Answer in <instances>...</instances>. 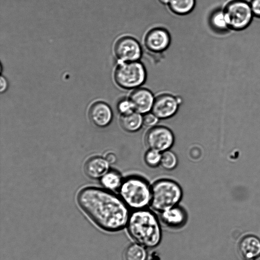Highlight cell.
Here are the masks:
<instances>
[{
	"label": "cell",
	"mask_w": 260,
	"mask_h": 260,
	"mask_svg": "<svg viewBox=\"0 0 260 260\" xmlns=\"http://www.w3.org/2000/svg\"><path fill=\"white\" fill-rule=\"evenodd\" d=\"M195 3V0H171L169 6L173 13L178 15H185L192 10Z\"/></svg>",
	"instance_id": "cell-19"
},
{
	"label": "cell",
	"mask_w": 260,
	"mask_h": 260,
	"mask_svg": "<svg viewBox=\"0 0 260 260\" xmlns=\"http://www.w3.org/2000/svg\"><path fill=\"white\" fill-rule=\"evenodd\" d=\"M174 142L173 132L164 126L156 125L150 128L145 137V142L148 148L161 153L170 150Z\"/></svg>",
	"instance_id": "cell-7"
},
{
	"label": "cell",
	"mask_w": 260,
	"mask_h": 260,
	"mask_svg": "<svg viewBox=\"0 0 260 260\" xmlns=\"http://www.w3.org/2000/svg\"><path fill=\"white\" fill-rule=\"evenodd\" d=\"M7 87V82L6 79L1 77V92L5 91Z\"/></svg>",
	"instance_id": "cell-27"
},
{
	"label": "cell",
	"mask_w": 260,
	"mask_h": 260,
	"mask_svg": "<svg viewBox=\"0 0 260 260\" xmlns=\"http://www.w3.org/2000/svg\"><path fill=\"white\" fill-rule=\"evenodd\" d=\"M250 5L253 15L260 17V0H251Z\"/></svg>",
	"instance_id": "cell-25"
},
{
	"label": "cell",
	"mask_w": 260,
	"mask_h": 260,
	"mask_svg": "<svg viewBox=\"0 0 260 260\" xmlns=\"http://www.w3.org/2000/svg\"><path fill=\"white\" fill-rule=\"evenodd\" d=\"M109 165L105 158L92 157L85 164L84 171L89 177L97 179L102 177L109 171Z\"/></svg>",
	"instance_id": "cell-14"
},
{
	"label": "cell",
	"mask_w": 260,
	"mask_h": 260,
	"mask_svg": "<svg viewBox=\"0 0 260 260\" xmlns=\"http://www.w3.org/2000/svg\"><path fill=\"white\" fill-rule=\"evenodd\" d=\"M145 248L136 242L131 244L124 251V260H146L147 252Z\"/></svg>",
	"instance_id": "cell-17"
},
{
	"label": "cell",
	"mask_w": 260,
	"mask_h": 260,
	"mask_svg": "<svg viewBox=\"0 0 260 260\" xmlns=\"http://www.w3.org/2000/svg\"><path fill=\"white\" fill-rule=\"evenodd\" d=\"M77 203L92 223L103 231L116 232L127 225L129 208L119 196L112 192L86 187L78 192Z\"/></svg>",
	"instance_id": "cell-1"
},
{
	"label": "cell",
	"mask_w": 260,
	"mask_h": 260,
	"mask_svg": "<svg viewBox=\"0 0 260 260\" xmlns=\"http://www.w3.org/2000/svg\"><path fill=\"white\" fill-rule=\"evenodd\" d=\"M118 191V196L129 209L136 210L150 206L151 186L141 177H127L123 180Z\"/></svg>",
	"instance_id": "cell-3"
},
{
	"label": "cell",
	"mask_w": 260,
	"mask_h": 260,
	"mask_svg": "<svg viewBox=\"0 0 260 260\" xmlns=\"http://www.w3.org/2000/svg\"><path fill=\"white\" fill-rule=\"evenodd\" d=\"M161 158V152L149 149L145 153L144 159L147 166L153 168L160 166Z\"/></svg>",
	"instance_id": "cell-21"
},
{
	"label": "cell",
	"mask_w": 260,
	"mask_h": 260,
	"mask_svg": "<svg viewBox=\"0 0 260 260\" xmlns=\"http://www.w3.org/2000/svg\"><path fill=\"white\" fill-rule=\"evenodd\" d=\"M143 125L151 128L157 125L159 119L152 112L143 115Z\"/></svg>",
	"instance_id": "cell-24"
},
{
	"label": "cell",
	"mask_w": 260,
	"mask_h": 260,
	"mask_svg": "<svg viewBox=\"0 0 260 260\" xmlns=\"http://www.w3.org/2000/svg\"><path fill=\"white\" fill-rule=\"evenodd\" d=\"M181 101L179 97L170 94L157 95L155 98L151 112L159 120L170 118L176 114Z\"/></svg>",
	"instance_id": "cell-9"
},
{
	"label": "cell",
	"mask_w": 260,
	"mask_h": 260,
	"mask_svg": "<svg viewBox=\"0 0 260 260\" xmlns=\"http://www.w3.org/2000/svg\"><path fill=\"white\" fill-rule=\"evenodd\" d=\"M178 158L176 154L168 150L161 153L160 166L165 170L172 171L174 170L178 165Z\"/></svg>",
	"instance_id": "cell-20"
},
{
	"label": "cell",
	"mask_w": 260,
	"mask_h": 260,
	"mask_svg": "<svg viewBox=\"0 0 260 260\" xmlns=\"http://www.w3.org/2000/svg\"><path fill=\"white\" fill-rule=\"evenodd\" d=\"M150 206L155 211L161 212L178 205L183 191L180 185L169 179H161L151 185Z\"/></svg>",
	"instance_id": "cell-4"
},
{
	"label": "cell",
	"mask_w": 260,
	"mask_h": 260,
	"mask_svg": "<svg viewBox=\"0 0 260 260\" xmlns=\"http://www.w3.org/2000/svg\"><path fill=\"white\" fill-rule=\"evenodd\" d=\"M211 25L216 30H223L229 28L225 19L223 11H216L211 18Z\"/></svg>",
	"instance_id": "cell-22"
},
{
	"label": "cell",
	"mask_w": 260,
	"mask_h": 260,
	"mask_svg": "<svg viewBox=\"0 0 260 260\" xmlns=\"http://www.w3.org/2000/svg\"><path fill=\"white\" fill-rule=\"evenodd\" d=\"M239 250L244 258H254L260 254V240L254 236H247L241 241Z\"/></svg>",
	"instance_id": "cell-15"
},
{
	"label": "cell",
	"mask_w": 260,
	"mask_h": 260,
	"mask_svg": "<svg viewBox=\"0 0 260 260\" xmlns=\"http://www.w3.org/2000/svg\"><path fill=\"white\" fill-rule=\"evenodd\" d=\"M223 13L228 27L237 30L247 27L253 15L250 3L244 0H233L229 2Z\"/></svg>",
	"instance_id": "cell-6"
},
{
	"label": "cell",
	"mask_w": 260,
	"mask_h": 260,
	"mask_svg": "<svg viewBox=\"0 0 260 260\" xmlns=\"http://www.w3.org/2000/svg\"><path fill=\"white\" fill-rule=\"evenodd\" d=\"M114 50L119 63L136 61L142 55L139 43L136 39L129 36L119 39L114 45Z\"/></svg>",
	"instance_id": "cell-8"
},
{
	"label": "cell",
	"mask_w": 260,
	"mask_h": 260,
	"mask_svg": "<svg viewBox=\"0 0 260 260\" xmlns=\"http://www.w3.org/2000/svg\"><path fill=\"white\" fill-rule=\"evenodd\" d=\"M155 98L149 89L140 88L134 90L129 99L133 105L135 111L144 115L151 112Z\"/></svg>",
	"instance_id": "cell-11"
},
{
	"label": "cell",
	"mask_w": 260,
	"mask_h": 260,
	"mask_svg": "<svg viewBox=\"0 0 260 260\" xmlns=\"http://www.w3.org/2000/svg\"><path fill=\"white\" fill-rule=\"evenodd\" d=\"M128 233L135 242L146 248H154L160 243L161 231L154 213L145 209L131 213L126 225Z\"/></svg>",
	"instance_id": "cell-2"
},
{
	"label": "cell",
	"mask_w": 260,
	"mask_h": 260,
	"mask_svg": "<svg viewBox=\"0 0 260 260\" xmlns=\"http://www.w3.org/2000/svg\"><path fill=\"white\" fill-rule=\"evenodd\" d=\"M158 2L163 5H169L171 0H158Z\"/></svg>",
	"instance_id": "cell-28"
},
{
	"label": "cell",
	"mask_w": 260,
	"mask_h": 260,
	"mask_svg": "<svg viewBox=\"0 0 260 260\" xmlns=\"http://www.w3.org/2000/svg\"><path fill=\"white\" fill-rule=\"evenodd\" d=\"M122 181L120 174L114 171H109L101 177L102 184L110 190H118Z\"/></svg>",
	"instance_id": "cell-18"
},
{
	"label": "cell",
	"mask_w": 260,
	"mask_h": 260,
	"mask_svg": "<svg viewBox=\"0 0 260 260\" xmlns=\"http://www.w3.org/2000/svg\"><path fill=\"white\" fill-rule=\"evenodd\" d=\"M89 117L96 126L104 127L110 124L113 118L111 108L104 102H96L93 103L89 110Z\"/></svg>",
	"instance_id": "cell-12"
},
{
	"label": "cell",
	"mask_w": 260,
	"mask_h": 260,
	"mask_svg": "<svg viewBox=\"0 0 260 260\" xmlns=\"http://www.w3.org/2000/svg\"><path fill=\"white\" fill-rule=\"evenodd\" d=\"M117 109L121 116L126 115L135 111L133 105L129 99H123L119 101Z\"/></svg>",
	"instance_id": "cell-23"
},
{
	"label": "cell",
	"mask_w": 260,
	"mask_h": 260,
	"mask_svg": "<svg viewBox=\"0 0 260 260\" xmlns=\"http://www.w3.org/2000/svg\"><path fill=\"white\" fill-rule=\"evenodd\" d=\"M114 78L117 85L126 89L140 86L146 79V71L143 64L137 61L119 63Z\"/></svg>",
	"instance_id": "cell-5"
},
{
	"label": "cell",
	"mask_w": 260,
	"mask_h": 260,
	"mask_svg": "<svg viewBox=\"0 0 260 260\" xmlns=\"http://www.w3.org/2000/svg\"><path fill=\"white\" fill-rule=\"evenodd\" d=\"M105 159L109 164H113L116 161V156L115 154L113 152H109L106 154Z\"/></svg>",
	"instance_id": "cell-26"
},
{
	"label": "cell",
	"mask_w": 260,
	"mask_h": 260,
	"mask_svg": "<svg viewBox=\"0 0 260 260\" xmlns=\"http://www.w3.org/2000/svg\"><path fill=\"white\" fill-rule=\"evenodd\" d=\"M171 43L169 32L162 28H155L150 30L146 35L144 43L146 48L154 52L165 51Z\"/></svg>",
	"instance_id": "cell-10"
},
{
	"label": "cell",
	"mask_w": 260,
	"mask_h": 260,
	"mask_svg": "<svg viewBox=\"0 0 260 260\" xmlns=\"http://www.w3.org/2000/svg\"><path fill=\"white\" fill-rule=\"evenodd\" d=\"M253 260H260V256H257L254 258Z\"/></svg>",
	"instance_id": "cell-29"
},
{
	"label": "cell",
	"mask_w": 260,
	"mask_h": 260,
	"mask_svg": "<svg viewBox=\"0 0 260 260\" xmlns=\"http://www.w3.org/2000/svg\"><path fill=\"white\" fill-rule=\"evenodd\" d=\"M160 213V218L163 223L171 228H176L182 226L186 219L184 210L178 205Z\"/></svg>",
	"instance_id": "cell-13"
},
{
	"label": "cell",
	"mask_w": 260,
	"mask_h": 260,
	"mask_svg": "<svg viewBox=\"0 0 260 260\" xmlns=\"http://www.w3.org/2000/svg\"><path fill=\"white\" fill-rule=\"evenodd\" d=\"M120 124L125 131L135 133L143 125V115L134 111L129 114L121 116Z\"/></svg>",
	"instance_id": "cell-16"
}]
</instances>
